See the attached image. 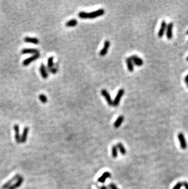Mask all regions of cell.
<instances>
[{
    "instance_id": "6",
    "label": "cell",
    "mask_w": 188,
    "mask_h": 189,
    "mask_svg": "<svg viewBox=\"0 0 188 189\" xmlns=\"http://www.w3.org/2000/svg\"><path fill=\"white\" fill-rule=\"evenodd\" d=\"M173 23L170 22L167 25L166 28V36L168 39H171L173 38Z\"/></svg>"
},
{
    "instance_id": "24",
    "label": "cell",
    "mask_w": 188,
    "mask_h": 189,
    "mask_svg": "<svg viewBox=\"0 0 188 189\" xmlns=\"http://www.w3.org/2000/svg\"><path fill=\"white\" fill-rule=\"evenodd\" d=\"M53 64H53V56L49 57L48 59V67L49 69L53 67Z\"/></svg>"
},
{
    "instance_id": "26",
    "label": "cell",
    "mask_w": 188,
    "mask_h": 189,
    "mask_svg": "<svg viewBox=\"0 0 188 189\" xmlns=\"http://www.w3.org/2000/svg\"><path fill=\"white\" fill-rule=\"evenodd\" d=\"M109 187H110V189H119L117 187V186L115 184H110L109 185Z\"/></svg>"
},
{
    "instance_id": "19",
    "label": "cell",
    "mask_w": 188,
    "mask_h": 189,
    "mask_svg": "<svg viewBox=\"0 0 188 189\" xmlns=\"http://www.w3.org/2000/svg\"><path fill=\"white\" fill-rule=\"evenodd\" d=\"M111 173L109 172H105L103 174L101 175V176L100 177V178H98V182H101V183H104V182H105L106 179L107 178H111Z\"/></svg>"
},
{
    "instance_id": "28",
    "label": "cell",
    "mask_w": 188,
    "mask_h": 189,
    "mask_svg": "<svg viewBox=\"0 0 188 189\" xmlns=\"http://www.w3.org/2000/svg\"><path fill=\"white\" fill-rule=\"evenodd\" d=\"M184 81H185V83L186 84L188 83V74L185 76V78H184Z\"/></svg>"
},
{
    "instance_id": "22",
    "label": "cell",
    "mask_w": 188,
    "mask_h": 189,
    "mask_svg": "<svg viewBox=\"0 0 188 189\" xmlns=\"http://www.w3.org/2000/svg\"><path fill=\"white\" fill-rule=\"evenodd\" d=\"M39 98L40 101L43 103H46L47 102V101H48V99H47V96L43 94H42L39 95Z\"/></svg>"
},
{
    "instance_id": "23",
    "label": "cell",
    "mask_w": 188,
    "mask_h": 189,
    "mask_svg": "<svg viewBox=\"0 0 188 189\" xmlns=\"http://www.w3.org/2000/svg\"><path fill=\"white\" fill-rule=\"evenodd\" d=\"M112 156L114 158H116L118 156L117 147V146H113L112 147Z\"/></svg>"
},
{
    "instance_id": "30",
    "label": "cell",
    "mask_w": 188,
    "mask_h": 189,
    "mask_svg": "<svg viewBox=\"0 0 188 189\" xmlns=\"http://www.w3.org/2000/svg\"><path fill=\"white\" fill-rule=\"evenodd\" d=\"M186 60H187V61H188V57H187V58H186Z\"/></svg>"
},
{
    "instance_id": "5",
    "label": "cell",
    "mask_w": 188,
    "mask_h": 189,
    "mask_svg": "<svg viewBox=\"0 0 188 189\" xmlns=\"http://www.w3.org/2000/svg\"><path fill=\"white\" fill-rule=\"evenodd\" d=\"M178 138L179 141H180V147L182 149H186L187 148V143L186 141L185 137H184V134L183 133H179L178 135Z\"/></svg>"
},
{
    "instance_id": "16",
    "label": "cell",
    "mask_w": 188,
    "mask_h": 189,
    "mask_svg": "<svg viewBox=\"0 0 188 189\" xmlns=\"http://www.w3.org/2000/svg\"><path fill=\"white\" fill-rule=\"evenodd\" d=\"M23 182V178L21 176H20V178L19 179H18L17 181V182H15L14 184L12 185L8 189H18V187H20L21 185Z\"/></svg>"
},
{
    "instance_id": "2",
    "label": "cell",
    "mask_w": 188,
    "mask_h": 189,
    "mask_svg": "<svg viewBox=\"0 0 188 189\" xmlns=\"http://www.w3.org/2000/svg\"><path fill=\"white\" fill-rule=\"evenodd\" d=\"M125 93V89L123 88H121L118 91L115 97L114 98L113 100V105L114 107H117L119 105L121 99H122V96L124 95Z\"/></svg>"
},
{
    "instance_id": "4",
    "label": "cell",
    "mask_w": 188,
    "mask_h": 189,
    "mask_svg": "<svg viewBox=\"0 0 188 189\" xmlns=\"http://www.w3.org/2000/svg\"><path fill=\"white\" fill-rule=\"evenodd\" d=\"M39 57H40V53L33 54V55L31 56V57L28 58L27 59H25L23 61V65L24 66H27V65H29V64H31L32 62H33V61L37 59Z\"/></svg>"
},
{
    "instance_id": "3",
    "label": "cell",
    "mask_w": 188,
    "mask_h": 189,
    "mask_svg": "<svg viewBox=\"0 0 188 189\" xmlns=\"http://www.w3.org/2000/svg\"><path fill=\"white\" fill-rule=\"evenodd\" d=\"M101 94L103 96L104 99L106 100L107 103L109 105V106H112L113 105V100H112L111 96L110 95V94L109 93V92L105 89H103L101 91Z\"/></svg>"
},
{
    "instance_id": "1",
    "label": "cell",
    "mask_w": 188,
    "mask_h": 189,
    "mask_svg": "<svg viewBox=\"0 0 188 189\" xmlns=\"http://www.w3.org/2000/svg\"><path fill=\"white\" fill-rule=\"evenodd\" d=\"M104 13H105L104 9H97L95 11L91 12H86L84 11L79 12L78 15L79 18H83V19H87V18L92 19V18H95L97 17L102 16L104 14Z\"/></svg>"
},
{
    "instance_id": "17",
    "label": "cell",
    "mask_w": 188,
    "mask_h": 189,
    "mask_svg": "<svg viewBox=\"0 0 188 189\" xmlns=\"http://www.w3.org/2000/svg\"><path fill=\"white\" fill-rule=\"evenodd\" d=\"M24 41L28 43L38 44L39 43V40L36 38H31V37H26L24 38Z\"/></svg>"
},
{
    "instance_id": "13",
    "label": "cell",
    "mask_w": 188,
    "mask_h": 189,
    "mask_svg": "<svg viewBox=\"0 0 188 189\" xmlns=\"http://www.w3.org/2000/svg\"><path fill=\"white\" fill-rule=\"evenodd\" d=\"M28 132H29V128H28V127H25V128H24L22 135L21 136V143H25L26 142Z\"/></svg>"
},
{
    "instance_id": "14",
    "label": "cell",
    "mask_w": 188,
    "mask_h": 189,
    "mask_svg": "<svg viewBox=\"0 0 188 189\" xmlns=\"http://www.w3.org/2000/svg\"><path fill=\"white\" fill-rule=\"evenodd\" d=\"M40 74H41L42 76L43 77V78H44V79H47V78H48V72H47L45 65L44 64H43V63H42V64L40 66Z\"/></svg>"
},
{
    "instance_id": "7",
    "label": "cell",
    "mask_w": 188,
    "mask_h": 189,
    "mask_svg": "<svg viewBox=\"0 0 188 189\" xmlns=\"http://www.w3.org/2000/svg\"><path fill=\"white\" fill-rule=\"evenodd\" d=\"M110 41L108 40H106L104 42V45L103 47L102 48L100 52V55L101 56H105L106 54H107L108 52V49H109V47H110Z\"/></svg>"
},
{
    "instance_id": "29",
    "label": "cell",
    "mask_w": 188,
    "mask_h": 189,
    "mask_svg": "<svg viewBox=\"0 0 188 189\" xmlns=\"http://www.w3.org/2000/svg\"><path fill=\"white\" fill-rule=\"evenodd\" d=\"M100 189H107V187L105 186H102L100 187Z\"/></svg>"
},
{
    "instance_id": "11",
    "label": "cell",
    "mask_w": 188,
    "mask_h": 189,
    "mask_svg": "<svg viewBox=\"0 0 188 189\" xmlns=\"http://www.w3.org/2000/svg\"><path fill=\"white\" fill-rule=\"evenodd\" d=\"M14 129L15 131V138L17 143H21V136L20 135V127L18 124H15L14 126Z\"/></svg>"
},
{
    "instance_id": "9",
    "label": "cell",
    "mask_w": 188,
    "mask_h": 189,
    "mask_svg": "<svg viewBox=\"0 0 188 189\" xmlns=\"http://www.w3.org/2000/svg\"><path fill=\"white\" fill-rule=\"evenodd\" d=\"M21 176L20 175V174H16V175H15L14 176V178H12L11 179H10L9 181H7L6 183H5L4 184V185L2 186V189H9V188L12 185V184L13 183V182H14V181H17V180L19 179L20 178Z\"/></svg>"
},
{
    "instance_id": "32",
    "label": "cell",
    "mask_w": 188,
    "mask_h": 189,
    "mask_svg": "<svg viewBox=\"0 0 188 189\" xmlns=\"http://www.w3.org/2000/svg\"><path fill=\"white\" fill-rule=\"evenodd\" d=\"M186 85H187V86H188V83H187Z\"/></svg>"
},
{
    "instance_id": "18",
    "label": "cell",
    "mask_w": 188,
    "mask_h": 189,
    "mask_svg": "<svg viewBox=\"0 0 188 189\" xmlns=\"http://www.w3.org/2000/svg\"><path fill=\"white\" fill-rule=\"evenodd\" d=\"M125 117L123 116H120L117 118V119H116V121H115L114 124V126L115 128H119V127L120 126L121 124H122L123 121H124Z\"/></svg>"
},
{
    "instance_id": "10",
    "label": "cell",
    "mask_w": 188,
    "mask_h": 189,
    "mask_svg": "<svg viewBox=\"0 0 188 189\" xmlns=\"http://www.w3.org/2000/svg\"><path fill=\"white\" fill-rule=\"evenodd\" d=\"M167 23H166V21L163 20L161 22V27L159 28V30L158 31V36L159 38H161L164 36V34L165 33V31H166V28H167Z\"/></svg>"
},
{
    "instance_id": "25",
    "label": "cell",
    "mask_w": 188,
    "mask_h": 189,
    "mask_svg": "<svg viewBox=\"0 0 188 189\" xmlns=\"http://www.w3.org/2000/svg\"><path fill=\"white\" fill-rule=\"evenodd\" d=\"M183 186V182H179L173 187V189H180L181 187Z\"/></svg>"
},
{
    "instance_id": "12",
    "label": "cell",
    "mask_w": 188,
    "mask_h": 189,
    "mask_svg": "<svg viewBox=\"0 0 188 189\" xmlns=\"http://www.w3.org/2000/svg\"><path fill=\"white\" fill-rule=\"evenodd\" d=\"M23 54H37L39 53V50L37 49H23L21 51Z\"/></svg>"
},
{
    "instance_id": "15",
    "label": "cell",
    "mask_w": 188,
    "mask_h": 189,
    "mask_svg": "<svg viewBox=\"0 0 188 189\" xmlns=\"http://www.w3.org/2000/svg\"><path fill=\"white\" fill-rule=\"evenodd\" d=\"M126 65H127V68L130 72H133L134 71V63H133V61L131 60V59L130 58H126Z\"/></svg>"
},
{
    "instance_id": "21",
    "label": "cell",
    "mask_w": 188,
    "mask_h": 189,
    "mask_svg": "<svg viewBox=\"0 0 188 189\" xmlns=\"http://www.w3.org/2000/svg\"><path fill=\"white\" fill-rule=\"evenodd\" d=\"M117 147L118 149H119V150H120V151L121 154H122V155L126 154V149L125 148L124 146H123L121 143H119L117 145Z\"/></svg>"
},
{
    "instance_id": "27",
    "label": "cell",
    "mask_w": 188,
    "mask_h": 189,
    "mask_svg": "<svg viewBox=\"0 0 188 189\" xmlns=\"http://www.w3.org/2000/svg\"><path fill=\"white\" fill-rule=\"evenodd\" d=\"M183 185L185 187L186 189H188V182H186V181L183 182Z\"/></svg>"
},
{
    "instance_id": "31",
    "label": "cell",
    "mask_w": 188,
    "mask_h": 189,
    "mask_svg": "<svg viewBox=\"0 0 188 189\" xmlns=\"http://www.w3.org/2000/svg\"><path fill=\"white\" fill-rule=\"evenodd\" d=\"M186 34H188V31H187V32H186Z\"/></svg>"
},
{
    "instance_id": "8",
    "label": "cell",
    "mask_w": 188,
    "mask_h": 189,
    "mask_svg": "<svg viewBox=\"0 0 188 189\" xmlns=\"http://www.w3.org/2000/svg\"><path fill=\"white\" fill-rule=\"evenodd\" d=\"M130 58L133 61L134 65L137 66H142L144 64V61L141 58L139 57L137 55H132L130 56Z\"/></svg>"
},
{
    "instance_id": "20",
    "label": "cell",
    "mask_w": 188,
    "mask_h": 189,
    "mask_svg": "<svg viewBox=\"0 0 188 189\" xmlns=\"http://www.w3.org/2000/svg\"><path fill=\"white\" fill-rule=\"evenodd\" d=\"M78 24V21L76 19H72L67 21L65 23V26L67 27H73L76 26Z\"/></svg>"
}]
</instances>
